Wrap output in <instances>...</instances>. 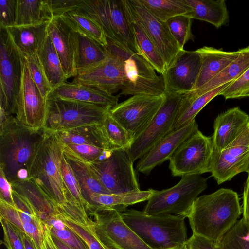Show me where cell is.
I'll return each instance as SVG.
<instances>
[{"label": "cell", "mask_w": 249, "mask_h": 249, "mask_svg": "<svg viewBox=\"0 0 249 249\" xmlns=\"http://www.w3.org/2000/svg\"><path fill=\"white\" fill-rule=\"evenodd\" d=\"M242 213L237 193L230 189L221 188L198 197L187 217L193 234L221 243Z\"/></svg>", "instance_id": "1"}, {"label": "cell", "mask_w": 249, "mask_h": 249, "mask_svg": "<svg viewBox=\"0 0 249 249\" xmlns=\"http://www.w3.org/2000/svg\"><path fill=\"white\" fill-rule=\"evenodd\" d=\"M46 133L44 127L30 129L13 115L0 127V169L11 184L30 178L33 160Z\"/></svg>", "instance_id": "2"}, {"label": "cell", "mask_w": 249, "mask_h": 249, "mask_svg": "<svg viewBox=\"0 0 249 249\" xmlns=\"http://www.w3.org/2000/svg\"><path fill=\"white\" fill-rule=\"evenodd\" d=\"M120 215L125 223L154 249L186 247L185 217L182 215H149L132 209H126Z\"/></svg>", "instance_id": "3"}, {"label": "cell", "mask_w": 249, "mask_h": 249, "mask_svg": "<svg viewBox=\"0 0 249 249\" xmlns=\"http://www.w3.org/2000/svg\"><path fill=\"white\" fill-rule=\"evenodd\" d=\"M63 147L56 133L47 131L30 170V178L57 205L67 201L62 177Z\"/></svg>", "instance_id": "4"}, {"label": "cell", "mask_w": 249, "mask_h": 249, "mask_svg": "<svg viewBox=\"0 0 249 249\" xmlns=\"http://www.w3.org/2000/svg\"><path fill=\"white\" fill-rule=\"evenodd\" d=\"M109 54L123 63L124 79L121 95L160 96L164 93L163 77L142 56L122 44L107 38Z\"/></svg>", "instance_id": "5"}, {"label": "cell", "mask_w": 249, "mask_h": 249, "mask_svg": "<svg viewBox=\"0 0 249 249\" xmlns=\"http://www.w3.org/2000/svg\"><path fill=\"white\" fill-rule=\"evenodd\" d=\"M110 109L95 104L65 99L51 92L47 98L44 128L59 132L89 125L100 124Z\"/></svg>", "instance_id": "6"}, {"label": "cell", "mask_w": 249, "mask_h": 249, "mask_svg": "<svg viewBox=\"0 0 249 249\" xmlns=\"http://www.w3.org/2000/svg\"><path fill=\"white\" fill-rule=\"evenodd\" d=\"M207 187V179L201 175L182 176L172 187L154 190L143 212L149 215H182L186 218L194 201Z\"/></svg>", "instance_id": "7"}, {"label": "cell", "mask_w": 249, "mask_h": 249, "mask_svg": "<svg viewBox=\"0 0 249 249\" xmlns=\"http://www.w3.org/2000/svg\"><path fill=\"white\" fill-rule=\"evenodd\" d=\"M76 10L96 22L103 29L107 38L135 52L123 0H81Z\"/></svg>", "instance_id": "8"}, {"label": "cell", "mask_w": 249, "mask_h": 249, "mask_svg": "<svg viewBox=\"0 0 249 249\" xmlns=\"http://www.w3.org/2000/svg\"><path fill=\"white\" fill-rule=\"evenodd\" d=\"M24 58L14 44L7 29L0 26V108L9 115L16 112Z\"/></svg>", "instance_id": "9"}, {"label": "cell", "mask_w": 249, "mask_h": 249, "mask_svg": "<svg viewBox=\"0 0 249 249\" xmlns=\"http://www.w3.org/2000/svg\"><path fill=\"white\" fill-rule=\"evenodd\" d=\"M91 216L93 231L106 247L120 249H154L145 244L122 219L120 213L111 208L87 210Z\"/></svg>", "instance_id": "10"}, {"label": "cell", "mask_w": 249, "mask_h": 249, "mask_svg": "<svg viewBox=\"0 0 249 249\" xmlns=\"http://www.w3.org/2000/svg\"><path fill=\"white\" fill-rule=\"evenodd\" d=\"M164 101L145 128L134 138L127 150L131 161L140 159L163 138L174 130L183 95L164 92Z\"/></svg>", "instance_id": "11"}, {"label": "cell", "mask_w": 249, "mask_h": 249, "mask_svg": "<svg viewBox=\"0 0 249 249\" xmlns=\"http://www.w3.org/2000/svg\"><path fill=\"white\" fill-rule=\"evenodd\" d=\"M213 153L212 137L197 129L174 153L169 159V168L174 176L210 172Z\"/></svg>", "instance_id": "12"}, {"label": "cell", "mask_w": 249, "mask_h": 249, "mask_svg": "<svg viewBox=\"0 0 249 249\" xmlns=\"http://www.w3.org/2000/svg\"><path fill=\"white\" fill-rule=\"evenodd\" d=\"M111 194L139 190V185L127 150H112L106 158L89 164Z\"/></svg>", "instance_id": "13"}, {"label": "cell", "mask_w": 249, "mask_h": 249, "mask_svg": "<svg viewBox=\"0 0 249 249\" xmlns=\"http://www.w3.org/2000/svg\"><path fill=\"white\" fill-rule=\"evenodd\" d=\"M164 98V93L160 96L133 95L111 109L109 113L133 140L148 125Z\"/></svg>", "instance_id": "14"}, {"label": "cell", "mask_w": 249, "mask_h": 249, "mask_svg": "<svg viewBox=\"0 0 249 249\" xmlns=\"http://www.w3.org/2000/svg\"><path fill=\"white\" fill-rule=\"evenodd\" d=\"M245 172H249V123L230 144L220 151H213L210 172L220 184Z\"/></svg>", "instance_id": "15"}, {"label": "cell", "mask_w": 249, "mask_h": 249, "mask_svg": "<svg viewBox=\"0 0 249 249\" xmlns=\"http://www.w3.org/2000/svg\"><path fill=\"white\" fill-rule=\"evenodd\" d=\"M46 114L47 99L32 79L24 57L22 83L15 117L23 125L38 130L44 127Z\"/></svg>", "instance_id": "16"}, {"label": "cell", "mask_w": 249, "mask_h": 249, "mask_svg": "<svg viewBox=\"0 0 249 249\" xmlns=\"http://www.w3.org/2000/svg\"><path fill=\"white\" fill-rule=\"evenodd\" d=\"M133 15L140 22L165 64L166 71L181 51L165 22L154 16L139 0H124Z\"/></svg>", "instance_id": "17"}, {"label": "cell", "mask_w": 249, "mask_h": 249, "mask_svg": "<svg viewBox=\"0 0 249 249\" xmlns=\"http://www.w3.org/2000/svg\"><path fill=\"white\" fill-rule=\"evenodd\" d=\"M201 64L200 56L196 50L180 51L162 76L164 92L183 95L193 90Z\"/></svg>", "instance_id": "18"}, {"label": "cell", "mask_w": 249, "mask_h": 249, "mask_svg": "<svg viewBox=\"0 0 249 249\" xmlns=\"http://www.w3.org/2000/svg\"><path fill=\"white\" fill-rule=\"evenodd\" d=\"M73 83L95 88L111 94L121 89L124 79L122 62L109 56L99 64L83 71L74 77Z\"/></svg>", "instance_id": "19"}, {"label": "cell", "mask_w": 249, "mask_h": 249, "mask_svg": "<svg viewBox=\"0 0 249 249\" xmlns=\"http://www.w3.org/2000/svg\"><path fill=\"white\" fill-rule=\"evenodd\" d=\"M67 78L75 77L76 31L64 16L53 17L47 28Z\"/></svg>", "instance_id": "20"}, {"label": "cell", "mask_w": 249, "mask_h": 249, "mask_svg": "<svg viewBox=\"0 0 249 249\" xmlns=\"http://www.w3.org/2000/svg\"><path fill=\"white\" fill-rule=\"evenodd\" d=\"M197 129L198 124L194 120L171 132L139 160L137 170L144 174L150 173L156 166L169 160L178 147Z\"/></svg>", "instance_id": "21"}, {"label": "cell", "mask_w": 249, "mask_h": 249, "mask_svg": "<svg viewBox=\"0 0 249 249\" xmlns=\"http://www.w3.org/2000/svg\"><path fill=\"white\" fill-rule=\"evenodd\" d=\"M249 123V115L239 107L230 108L219 114L213 124L211 136L213 151H221L233 142Z\"/></svg>", "instance_id": "22"}, {"label": "cell", "mask_w": 249, "mask_h": 249, "mask_svg": "<svg viewBox=\"0 0 249 249\" xmlns=\"http://www.w3.org/2000/svg\"><path fill=\"white\" fill-rule=\"evenodd\" d=\"M124 11L134 39L135 52L142 56L160 75L166 71L165 62L143 26L133 15L125 0Z\"/></svg>", "instance_id": "23"}, {"label": "cell", "mask_w": 249, "mask_h": 249, "mask_svg": "<svg viewBox=\"0 0 249 249\" xmlns=\"http://www.w3.org/2000/svg\"><path fill=\"white\" fill-rule=\"evenodd\" d=\"M52 93L62 99L90 103L110 109L118 104L117 96L95 88L73 82H65Z\"/></svg>", "instance_id": "24"}, {"label": "cell", "mask_w": 249, "mask_h": 249, "mask_svg": "<svg viewBox=\"0 0 249 249\" xmlns=\"http://www.w3.org/2000/svg\"><path fill=\"white\" fill-rule=\"evenodd\" d=\"M196 51L200 56L201 64L193 90L200 88L221 72L236 58L239 53V50L226 51L208 46Z\"/></svg>", "instance_id": "25"}, {"label": "cell", "mask_w": 249, "mask_h": 249, "mask_svg": "<svg viewBox=\"0 0 249 249\" xmlns=\"http://www.w3.org/2000/svg\"><path fill=\"white\" fill-rule=\"evenodd\" d=\"M11 185L13 190L27 202L43 222L57 214V205L32 178L13 183Z\"/></svg>", "instance_id": "26"}, {"label": "cell", "mask_w": 249, "mask_h": 249, "mask_svg": "<svg viewBox=\"0 0 249 249\" xmlns=\"http://www.w3.org/2000/svg\"><path fill=\"white\" fill-rule=\"evenodd\" d=\"M49 22L36 25L7 28L10 36L18 51L25 57L37 53L48 36Z\"/></svg>", "instance_id": "27"}, {"label": "cell", "mask_w": 249, "mask_h": 249, "mask_svg": "<svg viewBox=\"0 0 249 249\" xmlns=\"http://www.w3.org/2000/svg\"><path fill=\"white\" fill-rule=\"evenodd\" d=\"M236 58L200 88L183 94L188 99L196 98L237 79L249 67V45L239 49Z\"/></svg>", "instance_id": "28"}, {"label": "cell", "mask_w": 249, "mask_h": 249, "mask_svg": "<svg viewBox=\"0 0 249 249\" xmlns=\"http://www.w3.org/2000/svg\"><path fill=\"white\" fill-rule=\"evenodd\" d=\"M191 11L186 16L207 22L216 28L227 26L230 21L225 0H186Z\"/></svg>", "instance_id": "29"}, {"label": "cell", "mask_w": 249, "mask_h": 249, "mask_svg": "<svg viewBox=\"0 0 249 249\" xmlns=\"http://www.w3.org/2000/svg\"><path fill=\"white\" fill-rule=\"evenodd\" d=\"M109 56L106 47L76 32L75 67L77 74L93 67Z\"/></svg>", "instance_id": "30"}, {"label": "cell", "mask_w": 249, "mask_h": 249, "mask_svg": "<svg viewBox=\"0 0 249 249\" xmlns=\"http://www.w3.org/2000/svg\"><path fill=\"white\" fill-rule=\"evenodd\" d=\"M154 190H141L120 194H103L93 193L87 204V209L102 207L114 209L120 213L126 210L128 206L148 200Z\"/></svg>", "instance_id": "31"}, {"label": "cell", "mask_w": 249, "mask_h": 249, "mask_svg": "<svg viewBox=\"0 0 249 249\" xmlns=\"http://www.w3.org/2000/svg\"><path fill=\"white\" fill-rule=\"evenodd\" d=\"M64 155L77 178L87 206L92 194H111L89 164L76 160L64 153Z\"/></svg>", "instance_id": "32"}, {"label": "cell", "mask_w": 249, "mask_h": 249, "mask_svg": "<svg viewBox=\"0 0 249 249\" xmlns=\"http://www.w3.org/2000/svg\"><path fill=\"white\" fill-rule=\"evenodd\" d=\"M56 133L63 146L88 144L114 150L104 136L100 124L83 126Z\"/></svg>", "instance_id": "33"}, {"label": "cell", "mask_w": 249, "mask_h": 249, "mask_svg": "<svg viewBox=\"0 0 249 249\" xmlns=\"http://www.w3.org/2000/svg\"><path fill=\"white\" fill-rule=\"evenodd\" d=\"M53 18L48 0H17L15 26L41 24L50 22Z\"/></svg>", "instance_id": "34"}, {"label": "cell", "mask_w": 249, "mask_h": 249, "mask_svg": "<svg viewBox=\"0 0 249 249\" xmlns=\"http://www.w3.org/2000/svg\"><path fill=\"white\" fill-rule=\"evenodd\" d=\"M37 54L53 90L66 82L67 78L60 58L48 35Z\"/></svg>", "instance_id": "35"}, {"label": "cell", "mask_w": 249, "mask_h": 249, "mask_svg": "<svg viewBox=\"0 0 249 249\" xmlns=\"http://www.w3.org/2000/svg\"><path fill=\"white\" fill-rule=\"evenodd\" d=\"M231 82L224 84L193 99H187L183 95L174 130L180 128L195 120V117L201 110L212 100L219 95Z\"/></svg>", "instance_id": "36"}, {"label": "cell", "mask_w": 249, "mask_h": 249, "mask_svg": "<svg viewBox=\"0 0 249 249\" xmlns=\"http://www.w3.org/2000/svg\"><path fill=\"white\" fill-rule=\"evenodd\" d=\"M139 0L154 16L165 22L177 16H186L191 11L186 0Z\"/></svg>", "instance_id": "37"}, {"label": "cell", "mask_w": 249, "mask_h": 249, "mask_svg": "<svg viewBox=\"0 0 249 249\" xmlns=\"http://www.w3.org/2000/svg\"><path fill=\"white\" fill-rule=\"evenodd\" d=\"M57 215L83 240L89 249H106L95 235L92 228L93 221L86 213L80 211L72 220Z\"/></svg>", "instance_id": "38"}, {"label": "cell", "mask_w": 249, "mask_h": 249, "mask_svg": "<svg viewBox=\"0 0 249 249\" xmlns=\"http://www.w3.org/2000/svg\"><path fill=\"white\" fill-rule=\"evenodd\" d=\"M76 32H79L107 48V37L102 27L94 20L76 10L63 15Z\"/></svg>", "instance_id": "39"}, {"label": "cell", "mask_w": 249, "mask_h": 249, "mask_svg": "<svg viewBox=\"0 0 249 249\" xmlns=\"http://www.w3.org/2000/svg\"><path fill=\"white\" fill-rule=\"evenodd\" d=\"M107 140L113 150H127L132 139L126 130L112 118L109 112L100 124Z\"/></svg>", "instance_id": "40"}, {"label": "cell", "mask_w": 249, "mask_h": 249, "mask_svg": "<svg viewBox=\"0 0 249 249\" xmlns=\"http://www.w3.org/2000/svg\"><path fill=\"white\" fill-rule=\"evenodd\" d=\"M44 223L52 234L72 249H89L83 240L67 226L57 215Z\"/></svg>", "instance_id": "41"}, {"label": "cell", "mask_w": 249, "mask_h": 249, "mask_svg": "<svg viewBox=\"0 0 249 249\" xmlns=\"http://www.w3.org/2000/svg\"><path fill=\"white\" fill-rule=\"evenodd\" d=\"M63 146L64 153L88 164L106 158L112 151L88 144H70Z\"/></svg>", "instance_id": "42"}, {"label": "cell", "mask_w": 249, "mask_h": 249, "mask_svg": "<svg viewBox=\"0 0 249 249\" xmlns=\"http://www.w3.org/2000/svg\"><path fill=\"white\" fill-rule=\"evenodd\" d=\"M221 245L223 249H249V228L242 218L225 234Z\"/></svg>", "instance_id": "43"}, {"label": "cell", "mask_w": 249, "mask_h": 249, "mask_svg": "<svg viewBox=\"0 0 249 249\" xmlns=\"http://www.w3.org/2000/svg\"><path fill=\"white\" fill-rule=\"evenodd\" d=\"M62 177L66 198H71L82 209L87 212V204L82 195L79 184L64 154L62 160Z\"/></svg>", "instance_id": "44"}, {"label": "cell", "mask_w": 249, "mask_h": 249, "mask_svg": "<svg viewBox=\"0 0 249 249\" xmlns=\"http://www.w3.org/2000/svg\"><path fill=\"white\" fill-rule=\"evenodd\" d=\"M192 18L185 15L174 17L167 22L171 34L178 43L181 50L189 40H193L191 26Z\"/></svg>", "instance_id": "45"}, {"label": "cell", "mask_w": 249, "mask_h": 249, "mask_svg": "<svg viewBox=\"0 0 249 249\" xmlns=\"http://www.w3.org/2000/svg\"><path fill=\"white\" fill-rule=\"evenodd\" d=\"M32 79L42 96L47 99L53 90L37 53L25 57Z\"/></svg>", "instance_id": "46"}, {"label": "cell", "mask_w": 249, "mask_h": 249, "mask_svg": "<svg viewBox=\"0 0 249 249\" xmlns=\"http://www.w3.org/2000/svg\"><path fill=\"white\" fill-rule=\"evenodd\" d=\"M226 100L249 97V67L220 93Z\"/></svg>", "instance_id": "47"}, {"label": "cell", "mask_w": 249, "mask_h": 249, "mask_svg": "<svg viewBox=\"0 0 249 249\" xmlns=\"http://www.w3.org/2000/svg\"><path fill=\"white\" fill-rule=\"evenodd\" d=\"M0 220L4 233V243L7 249H25L22 231L2 217Z\"/></svg>", "instance_id": "48"}, {"label": "cell", "mask_w": 249, "mask_h": 249, "mask_svg": "<svg viewBox=\"0 0 249 249\" xmlns=\"http://www.w3.org/2000/svg\"><path fill=\"white\" fill-rule=\"evenodd\" d=\"M17 0H0V26L7 28L15 26Z\"/></svg>", "instance_id": "49"}, {"label": "cell", "mask_w": 249, "mask_h": 249, "mask_svg": "<svg viewBox=\"0 0 249 249\" xmlns=\"http://www.w3.org/2000/svg\"><path fill=\"white\" fill-rule=\"evenodd\" d=\"M53 18L77 9L81 0H48Z\"/></svg>", "instance_id": "50"}, {"label": "cell", "mask_w": 249, "mask_h": 249, "mask_svg": "<svg viewBox=\"0 0 249 249\" xmlns=\"http://www.w3.org/2000/svg\"><path fill=\"white\" fill-rule=\"evenodd\" d=\"M0 216L23 232V224L17 209L0 199Z\"/></svg>", "instance_id": "51"}, {"label": "cell", "mask_w": 249, "mask_h": 249, "mask_svg": "<svg viewBox=\"0 0 249 249\" xmlns=\"http://www.w3.org/2000/svg\"><path fill=\"white\" fill-rule=\"evenodd\" d=\"M186 247L187 249H223L221 243H216L195 234L187 239Z\"/></svg>", "instance_id": "52"}, {"label": "cell", "mask_w": 249, "mask_h": 249, "mask_svg": "<svg viewBox=\"0 0 249 249\" xmlns=\"http://www.w3.org/2000/svg\"><path fill=\"white\" fill-rule=\"evenodd\" d=\"M12 192L11 184L5 178L3 171L0 169V199L15 207Z\"/></svg>", "instance_id": "53"}, {"label": "cell", "mask_w": 249, "mask_h": 249, "mask_svg": "<svg viewBox=\"0 0 249 249\" xmlns=\"http://www.w3.org/2000/svg\"><path fill=\"white\" fill-rule=\"evenodd\" d=\"M242 213V218L249 228V172L243 191Z\"/></svg>", "instance_id": "54"}, {"label": "cell", "mask_w": 249, "mask_h": 249, "mask_svg": "<svg viewBox=\"0 0 249 249\" xmlns=\"http://www.w3.org/2000/svg\"><path fill=\"white\" fill-rule=\"evenodd\" d=\"M42 249H58L52 238L49 229L44 222Z\"/></svg>", "instance_id": "55"}, {"label": "cell", "mask_w": 249, "mask_h": 249, "mask_svg": "<svg viewBox=\"0 0 249 249\" xmlns=\"http://www.w3.org/2000/svg\"><path fill=\"white\" fill-rule=\"evenodd\" d=\"M21 233L25 249H37L28 235L23 231Z\"/></svg>", "instance_id": "56"}, {"label": "cell", "mask_w": 249, "mask_h": 249, "mask_svg": "<svg viewBox=\"0 0 249 249\" xmlns=\"http://www.w3.org/2000/svg\"><path fill=\"white\" fill-rule=\"evenodd\" d=\"M52 238L58 249H72L63 241L51 234Z\"/></svg>", "instance_id": "57"}, {"label": "cell", "mask_w": 249, "mask_h": 249, "mask_svg": "<svg viewBox=\"0 0 249 249\" xmlns=\"http://www.w3.org/2000/svg\"><path fill=\"white\" fill-rule=\"evenodd\" d=\"M105 248H106V249H120L118 248H116V247H109V248H107V247H106Z\"/></svg>", "instance_id": "58"}, {"label": "cell", "mask_w": 249, "mask_h": 249, "mask_svg": "<svg viewBox=\"0 0 249 249\" xmlns=\"http://www.w3.org/2000/svg\"><path fill=\"white\" fill-rule=\"evenodd\" d=\"M170 249H187L186 247H182V248H172Z\"/></svg>", "instance_id": "59"}]
</instances>
